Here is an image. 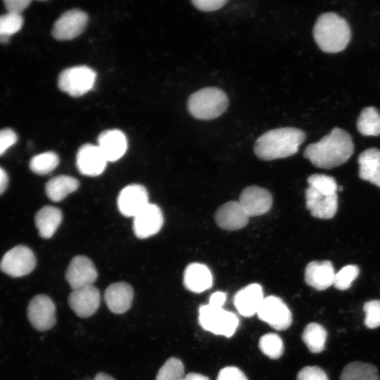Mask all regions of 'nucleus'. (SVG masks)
Masks as SVG:
<instances>
[{"label":"nucleus","mask_w":380,"mask_h":380,"mask_svg":"<svg viewBox=\"0 0 380 380\" xmlns=\"http://www.w3.org/2000/svg\"><path fill=\"white\" fill-rule=\"evenodd\" d=\"M354 151L350 135L335 127L319 141L309 144L303 155L317 167L330 169L346 162Z\"/></svg>","instance_id":"f257e3e1"},{"label":"nucleus","mask_w":380,"mask_h":380,"mask_svg":"<svg viewBox=\"0 0 380 380\" xmlns=\"http://www.w3.org/2000/svg\"><path fill=\"white\" fill-rule=\"evenodd\" d=\"M305 137V133L296 127H286L271 129L256 139L254 152L263 160L287 158L298 152Z\"/></svg>","instance_id":"f03ea898"},{"label":"nucleus","mask_w":380,"mask_h":380,"mask_svg":"<svg viewBox=\"0 0 380 380\" xmlns=\"http://www.w3.org/2000/svg\"><path fill=\"white\" fill-rule=\"evenodd\" d=\"M350 29L346 20L332 12L320 15L313 27L315 41L326 53L343 51L350 42Z\"/></svg>","instance_id":"7ed1b4c3"},{"label":"nucleus","mask_w":380,"mask_h":380,"mask_svg":"<svg viewBox=\"0 0 380 380\" xmlns=\"http://www.w3.org/2000/svg\"><path fill=\"white\" fill-rule=\"evenodd\" d=\"M229 104L227 94L215 87H205L193 93L187 101V108L197 120H209L220 116Z\"/></svg>","instance_id":"20e7f679"},{"label":"nucleus","mask_w":380,"mask_h":380,"mask_svg":"<svg viewBox=\"0 0 380 380\" xmlns=\"http://www.w3.org/2000/svg\"><path fill=\"white\" fill-rule=\"evenodd\" d=\"M198 313L201 326L205 330L217 335L230 337L235 333L239 325L237 316L222 307H215L210 304L201 305Z\"/></svg>","instance_id":"39448f33"},{"label":"nucleus","mask_w":380,"mask_h":380,"mask_svg":"<svg viewBox=\"0 0 380 380\" xmlns=\"http://www.w3.org/2000/svg\"><path fill=\"white\" fill-rule=\"evenodd\" d=\"M96 72L86 65H77L63 70L58 76L59 89L75 97L90 91L95 83Z\"/></svg>","instance_id":"423d86ee"},{"label":"nucleus","mask_w":380,"mask_h":380,"mask_svg":"<svg viewBox=\"0 0 380 380\" xmlns=\"http://www.w3.org/2000/svg\"><path fill=\"white\" fill-rule=\"evenodd\" d=\"M36 266V258L27 246L18 245L6 252L0 262V270L13 277H20L30 274Z\"/></svg>","instance_id":"0eeeda50"},{"label":"nucleus","mask_w":380,"mask_h":380,"mask_svg":"<svg viewBox=\"0 0 380 380\" xmlns=\"http://www.w3.org/2000/svg\"><path fill=\"white\" fill-rule=\"evenodd\" d=\"M257 315L260 320L278 331L288 329L292 323L291 310L279 297L275 296L264 298Z\"/></svg>","instance_id":"6e6552de"},{"label":"nucleus","mask_w":380,"mask_h":380,"mask_svg":"<svg viewBox=\"0 0 380 380\" xmlns=\"http://www.w3.org/2000/svg\"><path fill=\"white\" fill-rule=\"evenodd\" d=\"M27 318L32 327L40 331L51 329L56 324V306L47 296L39 294L30 301Z\"/></svg>","instance_id":"1a4fd4ad"},{"label":"nucleus","mask_w":380,"mask_h":380,"mask_svg":"<svg viewBox=\"0 0 380 380\" xmlns=\"http://www.w3.org/2000/svg\"><path fill=\"white\" fill-rule=\"evenodd\" d=\"M87 21V15L84 11L79 9L68 11L55 22L52 35L57 40L72 39L84 31Z\"/></svg>","instance_id":"9d476101"},{"label":"nucleus","mask_w":380,"mask_h":380,"mask_svg":"<svg viewBox=\"0 0 380 380\" xmlns=\"http://www.w3.org/2000/svg\"><path fill=\"white\" fill-rule=\"evenodd\" d=\"M97 276L94 263L84 255L73 258L65 272V279L72 290L93 285Z\"/></svg>","instance_id":"9b49d317"},{"label":"nucleus","mask_w":380,"mask_h":380,"mask_svg":"<svg viewBox=\"0 0 380 380\" xmlns=\"http://www.w3.org/2000/svg\"><path fill=\"white\" fill-rule=\"evenodd\" d=\"M100 303V292L93 285L74 289L68 296L70 308L82 318L93 315L98 310Z\"/></svg>","instance_id":"f8f14e48"},{"label":"nucleus","mask_w":380,"mask_h":380,"mask_svg":"<svg viewBox=\"0 0 380 380\" xmlns=\"http://www.w3.org/2000/svg\"><path fill=\"white\" fill-rule=\"evenodd\" d=\"M117 203L123 215L134 217L149 204L147 190L140 184L128 185L120 191Z\"/></svg>","instance_id":"ddd939ff"},{"label":"nucleus","mask_w":380,"mask_h":380,"mask_svg":"<svg viewBox=\"0 0 380 380\" xmlns=\"http://www.w3.org/2000/svg\"><path fill=\"white\" fill-rule=\"evenodd\" d=\"M239 201L248 215L254 217L263 215L270 210L272 197L265 188L249 186L242 191Z\"/></svg>","instance_id":"4468645a"},{"label":"nucleus","mask_w":380,"mask_h":380,"mask_svg":"<svg viewBox=\"0 0 380 380\" xmlns=\"http://www.w3.org/2000/svg\"><path fill=\"white\" fill-rule=\"evenodd\" d=\"M107 160L98 146L86 144L80 146L76 156V165L84 175L95 177L105 170Z\"/></svg>","instance_id":"2eb2a0df"},{"label":"nucleus","mask_w":380,"mask_h":380,"mask_svg":"<svg viewBox=\"0 0 380 380\" xmlns=\"http://www.w3.org/2000/svg\"><path fill=\"white\" fill-rule=\"evenodd\" d=\"M163 224L160 208L149 203L134 217L133 230L139 239H146L158 233Z\"/></svg>","instance_id":"dca6fc26"},{"label":"nucleus","mask_w":380,"mask_h":380,"mask_svg":"<svg viewBox=\"0 0 380 380\" xmlns=\"http://www.w3.org/2000/svg\"><path fill=\"white\" fill-rule=\"evenodd\" d=\"M306 207L312 216L319 219H331L338 209L337 194L326 195L308 186L305 190Z\"/></svg>","instance_id":"f3484780"},{"label":"nucleus","mask_w":380,"mask_h":380,"mask_svg":"<svg viewBox=\"0 0 380 380\" xmlns=\"http://www.w3.org/2000/svg\"><path fill=\"white\" fill-rule=\"evenodd\" d=\"M249 216L239 203L231 201L221 205L215 213L217 224L225 230H237L248 222Z\"/></svg>","instance_id":"a211bd4d"},{"label":"nucleus","mask_w":380,"mask_h":380,"mask_svg":"<svg viewBox=\"0 0 380 380\" xmlns=\"http://www.w3.org/2000/svg\"><path fill=\"white\" fill-rule=\"evenodd\" d=\"M134 298L132 287L120 281L110 284L104 293V300L108 309L113 313L122 314L132 306Z\"/></svg>","instance_id":"6ab92c4d"},{"label":"nucleus","mask_w":380,"mask_h":380,"mask_svg":"<svg viewBox=\"0 0 380 380\" xmlns=\"http://www.w3.org/2000/svg\"><path fill=\"white\" fill-rule=\"evenodd\" d=\"M97 146L108 162H114L125 153L127 149V140L122 131L108 129L99 134Z\"/></svg>","instance_id":"aec40b11"},{"label":"nucleus","mask_w":380,"mask_h":380,"mask_svg":"<svg viewBox=\"0 0 380 380\" xmlns=\"http://www.w3.org/2000/svg\"><path fill=\"white\" fill-rule=\"evenodd\" d=\"M264 298L262 286L251 284L236 292L234 304L242 316L249 317L257 314Z\"/></svg>","instance_id":"412c9836"},{"label":"nucleus","mask_w":380,"mask_h":380,"mask_svg":"<svg viewBox=\"0 0 380 380\" xmlns=\"http://www.w3.org/2000/svg\"><path fill=\"white\" fill-rule=\"evenodd\" d=\"M335 271L329 260H314L308 264L305 271V281L318 291H323L333 285Z\"/></svg>","instance_id":"4be33fe9"},{"label":"nucleus","mask_w":380,"mask_h":380,"mask_svg":"<svg viewBox=\"0 0 380 380\" xmlns=\"http://www.w3.org/2000/svg\"><path fill=\"white\" fill-rule=\"evenodd\" d=\"M213 276L208 267L201 263L189 264L184 272V285L190 291L201 293L212 286Z\"/></svg>","instance_id":"5701e85b"},{"label":"nucleus","mask_w":380,"mask_h":380,"mask_svg":"<svg viewBox=\"0 0 380 380\" xmlns=\"http://www.w3.org/2000/svg\"><path fill=\"white\" fill-rule=\"evenodd\" d=\"M62 217L61 210L56 207L46 205L42 208L34 217L40 236L44 239L51 238L61 224Z\"/></svg>","instance_id":"b1692460"},{"label":"nucleus","mask_w":380,"mask_h":380,"mask_svg":"<svg viewBox=\"0 0 380 380\" xmlns=\"http://www.w3.org/2000/svg\"><path fill=\"white\" fill-rule=\"evenodd\" d=\"M79 186V182L72 177L59 175L51 178L45 186L48 198L54 202L61 201Z\"/></svg>","instance_id":"393cba45"},{"label":"nucleus","mask_w":380,"mask_h":380,"mask_svg":"<svg viewBox=\"0 0 380 380\" xmlns=\"http://www.w3.org/2000/svg\"><path fill=\"white\" fill-rule=\"evenodd\" d=\"M339 380H379V374L374 365L355 361L345 366Z\"/></svg>","instance_id":"a878e982"},{"label":"nucleus","mask_w":380,"mask_h":380,"mask_svg":"<svg viewBox=\"0 0 380 380\" xmlns=\"http://www.w3.org/2000/svg\"><path fill=\"white\" fill-rule=\"evenodd\" d=\"M327 332L317 323L308 324L302 334V340L312 353H321L324 349Z\"/></svg>","instance_id":"bb28decb"},{"label":"nucleus","mask_w":380,"mask_h":380,"mask_svg":"<svg viewBox=\"0 0 380 380\" xmlns=\"http://www.w3.org/2000/svg\"><path fill=\"white\" fill-rule=\"evenodd\" d=\"M357 128L365 136H378L380 134V114L374 107L365 108L357 120Z\"/></svg>","instance_id":"cd10ccee"},{"label":"nucleus","mask_w":380,"mask_h":380,"mask_svg":"<svg viewBox=\"0 0 380 380\" xmlns=\"http://www.w3.org/2000/svg\"><path fill=\"white\" fill-rule=\"evenodd\" d=\"M379 163V149L370 148L362 151L358 157L360 177L363 180L369 181Z\"/></svg>","instance_id":"c85d7f7f"},{"label":"nucleus","mask_w":380,"mask_h":380,"mask_svg":"<svg viewBox=\"0 0 380 380\" xmlns=\"http://www.w3.org/2000/svg\"><path fill=\"white\" fill-rule=\"evenodd\" d=\"M58 163V155L53 151H47L33 156L30 162V168L33 172L44 175L53 171Z\"/></svg>","instance_id":"c756f323"},{"label":"nucleus","mask_w":380,"mask_h":380,"mask_svg":"<svg viewBox=\"0 0 380 380\" xmlns=\"http://www.w3.org/2000/svg\"><path fill=\"white\" fill-rule=\"evenodd\" d=\"M259 348L270 359H278L284 353V343L281 337L275 333H267L260 337Z\"/></svg>","instance_id":"7c9ffc66"},{"label":"nucleus","mask_w":380,"mask_h":380,"mask_svg":"<svg viewBox=\"0 0 380 380\" xmlns=\"http://www.w3.org/2000/svg\"><path fill=\"white\" fill-rule=\"evenodd\" d=\"M23 25L21 15L7 13L0 15V43H8L10 37L18 32Z\"/></svg>","instance_id":"2f4dec72"},{"label":"nucleus","mask_w":380,"mask_h":380,"mask_svg":"<svg viewBox=\"0 0 380 380\" xmlns=\"http://www.w3.org/2000/svg\"><path fill=\"white\" fill-rule=\"evenodd\" d=\"M184 367L177 357L167 359L158 370L156 380H183Z\"/></svg>","instance_id":"473e14b6"},{"label":"nucleus","mask_w":380,"mask_h":380,"mask_svg":"<svg viewBox=\"0 0 380 380\" xmlns=\"http://www.w3.org/2000/svg\"><path fill=\"white\" fill-rule=\"evenodd\" d=\"M309 186L326 195L336 194L338 186L335 179L323 174H314L308 178Z\"/></svg>","instance_id":"72a5a7b5"},{"label":"nucleus","mask_w":380,"mask_h":380,"mask_svg":"<svg viewBox=\"0 0 380 380\" xmlns=\"http://www.w3.org/2000/svg\"><path fill=\"white\" fill-rule=\"evenodd\" d=\"M359 272L358 267L354 265H348L342 267L335 274L334 286L339 290L349 289L353 281L357 277Z\"/></svg>","instance_id":"f704fd0d"},{"label":"nucleus","mask_w":380,"mask_h":380,"mask_svg":"<svg viewBox=\"0 0 380 380\" xmlns=\"http://www.w3.org/2000/svg\"><path fill=\"white\" fill-rule=\"evenodd\" d=\"M365 313L364 323L369 329H374L380 326V300H372L363 305Z\"/></svg>","instance_id":"c9c22d12"},{"label":"nucleus","mask_w":380,"mask_h":380,"mask_svg":"<svg viewBox=\"0 0 380 380\" xmlns=\"http://www.w3.org/2000/svg\"><path fill=\"white\" fill-rule=\"evenodd\" d=\"M296 380H329L325 372L317 366H306L301 369Z\"/></svg>","instance_id":"e433bc0d"},{"label":"nucleus","mask_w":380,"mask_h":380,"mask_svg":"<svg viewBox=\"0 0 380 380\" xmlns=\"http://www.w3.org/2000/svg\"><path fill=\"white\" fill-rule=\"evenodd\" d=\"M18 141L16 133L11 128L0 129V156Z\"/></svg>","instance_id":"4c0bfd02"},{"label":"nucleus","mask_w":380,"mask_h":380,"mask_svg":"<svg viewBox=\"0 0 380 380\" xmlns=\"http://www.w3.org/2000/svg\"><path fill=\"white\" fill-rule=\"evenodd\" d=\"M217 380H248V379L239 368L226 367L219 372Z\"/></svg>","instance_id":"58836bf2"},{"label":"nucleus","mask_w":380,"mask_h":380,"mask_svg":"<svg viewBox=\"0 0 380 380\" xmlns=\"http://www.w3.org/2000/svg\"><path fill=\"white\" fill-rule=\"evenodd\" d=\"M228 1L227 0H193L191 3L197 9L202 11H213L223 7Z\"/></svg>","instance_id":"ea45409f"},{"label":"nucleus","mask_w":380,"mask_h":380,"mask_svg":"<svg viewBox=\"0 0 380 380\" xmlns=\"http://www.w3.org/2000/svg\"><path fill=\"white\" fill-rule=\"evenodd\" d=\"M7 13L20 15L31 3L30 0H6L4 1Z\"/></svg>","instance_id":"a19ab883"},{"label":"nucleus","mask_w":380,"mask_h":380,"mask_svg":"<svg viewBox=\"0 0 380 380\" xmlns=\"http://www.w3.org/2000/svg\"><path fill=\"white\" fill-rule=\"evenodd\" d=\"M225 300L226 294L224 292L217 291L210 296L208 304L215 307H222Z\"/></svg>","instance_id":"79ce46f5"},{"label":"nucleus","mask_w":380,"mask_h":380,"mask_svg":"<svg viewBox=\"0 0 380 380\" xmlns=\"http://www.w3.org/2000/svg\"><path fill=\"white\" fill-rule=\"evenodd\" d=\"M8 177L6 172L0 167V195L2 194L7 188Z\"/></svg>","instance_id":"37998d69"},{"label":"nucleus","mask_w":380,"mask_h":380,"mask_svg":"<svg viewBox=\"0 0 380 380\" xmlns=\"http://www.w3.org/2000/svg\"><path fill=\"white\" fill-rule=\"evenodd\" d=\"M369 182L372 184L380 187V163L374 169Z\"/></svg>","instance_id":"c03bdc74"},{"label":"nucleus","mask_w":380,"mask_h":380,"mask_svg":"<svg viewBox=\"0 0 380 380\" xmlns=\"http://www.w3.org/2000/svg\"><path fill=\"white\" fill-rule=\"evenodd\" d=\"M183 380H210L207 376L198 373H189L184 376Z\"/></svg>","instance_id":"a18cd8bd"},{"label":"nucleus","mask_w":380,"mask_h":380,"mask_svg":"<svg viewBox=\"0 0 380 380\" xmlns=\"http://www.w3.org/2000/svg\"><path fill=\"white\" fill-rule=\"evenodd\" d=\"M94 380H115V379L107 374L99 372L95 376V378Z\"/></svg>","instance_id":"49530a36"}]
</instances>
